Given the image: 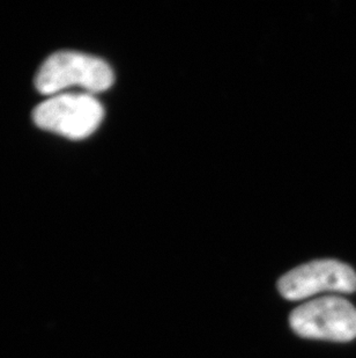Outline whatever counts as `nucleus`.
<instances>
[{"label": "nucleus", "instance_id": "1", "mask_svg": "<svg viewBox=\"0 0 356 358\" xmlns=\"http://www.w3.org/2000/svg\"><path fill=\"white\" fill-rule=\"evenodd\" d=\"M114 84V72L107 62L79 51H58L44 61L36 77L35 87L42 94L68 93L80 90L93 94L107 91Z\"/></svg>", "mask_w": 356, "mask_h": 358}, {"label": "nucleus", "instance_id": "2", "mask_svg": "<svg viewBox=\"0 0 356 358\" xmlns=\"http://www.w3.org/2000/svg\"><path fill=\"white\" fill-rule=\"evenodd\" d=\"M103 117L105 109L98 99L81 92L51 95L33 112L38 128L73 141L93 135Z\"/></svg>", "mask_w": 356, "mask_h": 358}, {"label": "nucleus", "instance_id": "3", "mask_svg": "<svg viewBox=\"0 0 356 358\" xmlns=\"http://www.w3.org/2000/svg\"><path fill=\"white\" fill-rule=\"evenodd\" d=\"M289 322L296 334L306 338L350 342L356 338V308L345 298H317L295 308Z\"/></svg>", "mask_w": 356, "mask_h": 358}, {"label": "nucleus", "instance_id": "4", "mask_svg": "<svg viewBox=\"0 0 356 358\" xmlns=\"http://www.w3.org/2000/svg\"><path fill=\"white\" fill-rule=\"evenodd\" d=\"M280 294L289 301H299L322 292L353 294L356 273L341 261L315 260L283 275L278 282Z\"/></svg>", "mask_w": 356, "mask_h": 358}]
</instances>
